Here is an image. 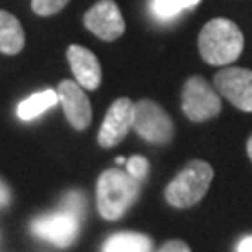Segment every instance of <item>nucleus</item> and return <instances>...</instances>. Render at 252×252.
I'll list each match as a JSON object with an SVG mask.
<instances>
[{
  "label": "nucleus",
  "mask_w": 252,
  "mask_h": 252,
  "mask_svg": "<svg viewBox=\"0 0 252 252\" xmlns=\"http://www.w3.org/2000/svg\"><path fill=\"white\" fill-rule=\"evenodd\" d=\"M245 47L241 28L234 21L217 17L207 21L198 36L200 56L209 65H230L234 63Z\"/></svg>",
  "instance_id": "1"
},
{
  "label": "nucleus",
  "mask_w": 252,
  "mask_h": 252,
  "mask_svg": "<svg viewBox=\"0 0 252 252\" xmlns=\"http://www.w3.org/2000/svg\"><path fill=\"white\" fill-rule=\"evenodd\" d=\"M140 194V181L129 172L105 170L97 180V211L107 220H118Z\"/></svg>",
  "instance_id": "2"
},
{
  "label": "nucleus",
  "mask_w": 252,
  "mask_h": 252,
  "mask_svg": "<svg viewBox=\"0 0 252 252\" xmlns=\"http://www.w3.org/2000/svg\"><path fill=\"white\" fill-rule=\"evenodd\" d=\"M213 168L206 161H190L178 176L168 183L164 198L170 206L178 209L196 206L206 196L207 189L213 181Z\"/></svg>",
  "instance_id": "3"
},
{
  "label": "nucleus",
  "mask_w": 252,
  "mask_h": 252,
  "mask_svg": "<svg viewBox=\"0 0 252 252\" xmlns=\"http://www.w3.org/2000/svg\"><path fill=\"white\" fill-rule=\"evenodd\" d=\"M181 110L190 122H206L220 114L222 101L220 94L209 82L200 77H189L181 92Z\"/></svg>",
  "instance_id": "4"
},
{
  "label": "nucleus",
  "mask_w": 252,
  "mask_h": 252,
  "mask_svg": "<svg viewBox=\"0 0 252 252\" xmlns=\"http://www.w3.org/2000/svg\"><path fill=\"white\" fill-rule=\"evenodd\" d=\"M133 129L140 138L152 144H168L174 136V124L168 112L150 99H140L135 103Z\"/></svg>",
  "instance_id": "5"
},
{
  "label": "nucleus",
  "mask_w": 252,
  "mask_h": 252,
  "mask_svg": "<svg viewBox=\"0 0 252 252\" xmlns=\"http://www.w3.org/2000/svg\"><path fill=\"white\" fill-rule=\"evenodd\" d=\"M81 230V219L73 213L60 209L58 213L37 217L32 222V232L49 243L65 249L75 243Z\"/></svg>",
  "instance_id": "6"
},
{
  "label": "nucleus",
  "mask_w": 252,
  "mask_h": 252,
  "mask_svg": "<svg viewBox=\"0 0 252 252\" xmlns=\"http://www.w3.org/2000/svg\"><path fill=\"white\" fill-rule=\"evenodd\" d=\"M215 90L235 108L252 112V71L245 67H224L213 79Z\"/></svg>",
  "instance_id": "7"
},
{
  "label": "nucleus",
  "mask_w": 252,
  "mask_h": 252,
  "mask_svg": "<svg viewBox=\"0 0 252 252\" xmlns=\"http://www.w3.org/2000/svg\"><path fill=\"white\" fill-rule=\"evenodd\" d=\"M135 124V103L129 97H118L105 114L97 142L103 148H112L122 142Z\"/></svg>",
  "instance_id": "8"
},
{
  "label": "nucleus",
  "mask_w": 252,
  "mask_h": 252,
  "mask_svg": "<svg viewBox=\"0 0 252 252\" xmlns=\"http://www.w3.org/2000/svg\"><path fill=\"white\" fill-rule=\"evenodd\" d=\"M84 27L103 41H114L126 32V23L114 0H99L84 13Z\"/></svg>",
  "instance_id": "9"
},
{
  "label": "nucleus",
  "mask_w": 252,
  "mask_h": 252,
  "mask_svg": "<svg viewBox=\"0 0 252 252\" xmlns=\"http://www.w3.org/2000/svg\"><path fill=\"white\" fill-rule=\"evenodd\" d=\"M56 94L71 127L77 131H84L92 122V107L82 86L77 81H60Z\"/></svg>",
  "instance_id": "10"
},
{
  "label": "nucleus",
  "mask_w": 252,
  "mask_h": 252,
  "mask_svg": "<svg viewBox=\"0 0 252 252\" xmlns=\"http://www.w3.org/2000/svg\"><path fill=\"white\" fill-rule=\"evenodd\" d=\"M67 60L75 75V81L86 90H95L101 84V63L97 56L86 47L71 45L67 49Z\"/></svg>",
  "instance_id": "11"
},
{
  "label": "nucleus",
  "mask_w": 252,
  "mask_h": 252,
  "mask_svg": "<svg viewBox=\"0 0 252 252\" xmlns=\"http://www.w3.org/2000/svg\"><path fill=\"white\" fill-rule=\"evenodd\" d=\"M25 47V30L17 17L0 9V53L17 54Z\"/></svg>",
  "instance_id": "12"
},
{
  "label": "nucleus",
  "mask_w": 252,
  "mask_h": 252,
  "mask_svg": "<svg viewBox=\"0 0 252 252\" xmlns=\"http://www.w3.org/2000/svg\"><path fill=\"white\" fill-rule=\"evenodd\" d=\"M152 239L138 232H118L103 245V252H152Z\"/></svg>",
  "instance_id": "13"
},
{
  "label": "nucleus",
  "mask_w": 252,
  "mask_h": 252,
  "mask_svg": "<svg viewBox=\"0 0 252 252\" xmlns=\"http://www.w3.org/2000/svg\"><path fill=\"white\" fill-rule=\"evenodd\" d=\"M58 101V94L56 90H41L37 94H32L30 97H27L25 101H21L17 105V116L25 122H30L34 118L41 116L45 110L56 107Z\"/></svg>",
  "instance_id": "14"
},
{
  "label": "nucleus",
  "mask_w": 252,
  "mask_h": 252,
  "mask_svg": "<svg viewBox=\"0 0 252 252\" xmlns=\"http://www.w3.org/2000/svg\"><path fill=\"white\" fill-rule=\"evenodd\" d=\"M196 4H200V0H152V13L159 21H170L183 9L194 8Z\"/></svg>",
  "instance_id": "15"
},
{
  "label": "nucleus",
  "mask_w": 252,
  "mask_h": 252,
  "mask_svg": "<svg viewBox=\"0 0 252 252\" xmlns=\"http://www.w3.org/2000/svg\"><path fill=\"white\" fill-rule=\"evenodd\" d=\"M84 207H86V200H84V194L79 192V190H69L62 198L63 211L73 213V215H77L79 219L84 215Z\"/></svg>",
  "instance_id": "16"
},
{
  "label": "nucleus",
  "mask_w": 252,
  "mask_h": 252,
  "mask_svg": "<svg viewBox=\"0 0 252 252\" xmlns=\"http://www.w3.org/2000/svg\"><path fill=\"white\" fill-rule=\"evenodd\" d=\"M69 0H32V9L36 11L37 15L47 17V15H54L60 9L67 6Z\"/></svg>",
  "instance_id": "17"
},
{
  "label": "nucleus",
  "mask_w": 252,
  "mask_h": 252,
  "mask_svg": "<svg viewBox=\"0 0 252 252\" xmlns=\"http://www.w3.org/2000/svg\"><path fill=\"white\" fill-rule=\"evenodd\" d=\"M126 164H127V172H129L135 180L142 181L146 176H148V168H150V164H148L146 157H142V155H133Z\"/></svg>",
  "instance_id": "18"
},
{
  "label": "nucleus",
  "mask_w": 252,
  "mask_h": 252,
  "mask_svg": "<svg viewBox=\"0 0 252 252\" xmlns=\"http://www.w3.org/2000/svg\"><path fill=\"white\" fill-rule=\"evenodd\" d=\"M157 252H190V249L187 243H183V241H178V239H176V241L164 243Z\"/></svg>",
  "instance_id": "19"
},
{
  "label": "nucleus",
  "mask_w": 252,
  "mask_h": 252,
  "mask_svg": "<svg viewBox=\"0 0 252 252\" xmlns=\"http://www.w3.org/2000/svg\"><path fill=\"white\" fill-rule=\"evenodd\" d=\"M11 202V192H9V187L0 180V207H6Z\"/></svg>",
  "instance_id": "20"
},
{
  "label": "nucleus",
  "mask_w": 252,
  "mask_h": 252,
  "mask_svg": "<svg viewBox=\"0 0 252 252\" xmlns=\"http://www.w3.org/2000/svg\"><path fill=\"white\" fill-rule=\"evenodd\" d=\"M237 252H252V235L245 237L237 245Z\"/></svg>",
  "instance_id": "21"
},
{
  "label": "nucleus",
  "mask_w": 252,
  "mask_h": 252,
  "mask_svg": "<svg viewBox=\"0 0 252 252\" xmlns=\"http://www.w3.org/2000/svg\"><path fill=\"white\" fill-rule=\"evenodd\" d=\"M247 153H249V157H251V161H252V135L249 136V140H247Z\"/></svg>",
  "instance_id": "22"
},
{
  "label": "nucleus",
  "mask_w": 252,
  "mask_h": 252,
  "mask_svg": "<svg viewBox=\"0 0 252 252\" xmlns=\"http://www.w3.org/2000/svg\"><path fill=\"white\" fill-rule=\"evenodd\" d=\"M124 162H127L124 157H118V159H116V164H124Z\"/></svg>",
  "instance_id": "23"
}]
</instances>
